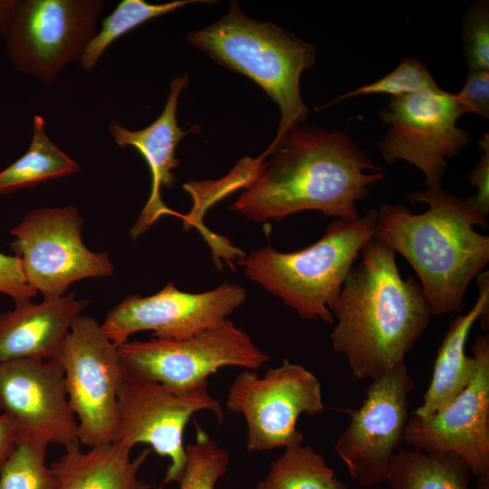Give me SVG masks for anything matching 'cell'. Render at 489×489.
Segmentation results:
<instances>
[{
    "mask_svg": "<svg viewBox=\"0 0 489 489\" xmlns=\"http://www.w3.org/2000/svg\"><path fill=\"white\" fill-rule=\"evenodd\" d=\"M271 156L260 161L252 181L230 206L256 223L277 222L305 210L357 219V203L385 178L382 168L341 130L298 126Z\"/></svg>",
    "mask_w": 489,
    "mask_h": 489,
    "instance_id": "1",
    "label": "cell"
},
{
    "mask_svg": "<svg viewBox=\"0 0 489 489\" xmlns=\"http://www.w3.org/2000/svg\"><path fill=\"white\" fill-rule=\"evenodd\" d=\"M360 256L331 309V339L354 378L372 380L405 362L433 314L419 282L401 277L391 249L371 238Z\"/></svg>",
    "mask_w": 489,
    "mask_h": 489,
    "instance_id": "2",
    "label": "cell"
},
{
    "mask_svg": "<svg viewBox=\"0 0 489 489\" xmlns=\"http://www.w3.org/2000/svg\"><path fill=\"white\" fill-rule=\"evenodd\" d=\"M408 197L428 208L415 214L403 205H381L373 238L410 264L433 315L459 312L469 283L489 262V237L474 228L487 227L486 216L469 197L441 186Z\"/></svg>",
    "mask_w": 489,
    "mask_h": 489,
    "instance_id": "3",
    "label": "cell"
},
{
    "mask_svg": "<svg viewBox=\"0 0 489 489\" xmlns=\"http://www.w3.org/2000/svg\"><path fill=\"white\" fill-rule=\"evenodd\" d=\"M187 42L220 65L241 73L260 86L278 105V130L260 156H271L287 134L307 119L300 79L313 66L315 47L269 22L246 16L233 1L229 11L214 24L187 35Z\"/></svg>",
    "mask_w": 489,
    "mask_h": 489,
    "instance_id": "4",
    "label": "cell"
},
{
    "mask_svg": "<svg viewBox=\"0 0 489 489\" xmlns=\"http://www.w3.org/2000/svg\"><path fill=\"white\" fill-rule=\"evenodd\" d=\"M378 210L354 220L336 219L320 240L295 252L264 246L236 263L245 275L281 299L302 319L332 324L331 312L362 247L374 236Z\"/></svg>",
    "mask_w": 489,
    "mask_h": 489,
    "instance_id": "5",
    "label": "cell"
},
{
    "mask_svg": "<svg viewBox=\"0 0 489 489\" xmlns=\"http://www.w3.org/2000/svg\"><path fill=\"white\" fill-rule=\"evenodd\" d=\"M118 351L123 369L176 393L207 389L208 378L224 367L254 371L269 360L251 337L228 319L185 339L128 340Z\"/></svg>",
    "mask_w": 489,
    "mask_h": 489,
    "instance_id": "6",
    "label": "cell"
},
{
    "mask_svg": "<svg viewBox=\"0 0 489 489\" xmlns=\"http://www.w3.org/2000/svg\"><path fill=\"white\" fill-rule=\"evenodd\" d=\"M103 0L15 1L6 30V52L14 68L44 85L81 61L96 35Z\"/></svg>",
    "mask_w": 489,
    "mask_h": 489,
    "instance_id": "7",
    "label": "cell"
},
{
    "mask_svg": "<svg viewBox=\"0 0 489 489\" xmlns=\"http://www.w3.org/2000/svg\"><path fill=\"white\" fill-rule=\"evenodd\" d=\"M225 404L230 412L245 418L249 452L302 445L304 435L296 428L299 417L325 409L317 377L287 359L264 376L247 369L237 374Z\"/></svg>",
    "mask_w": 489,
    "mask_h": 489,
    "instance_id": "8",
    "label": "cell"
},
{
    "mask_svg": "<svg viewBox=\"0 0 489 489\" xmlns=\"http://www.w3.org/2000/svg\"><path fill=\"white\" fill-rule=\"evenodd\" d=\"M83 223L73 206L43 207L10 230L15 239L9 246L21 261L25 281L43 299L65 295L74 282L113 274L108 253L92 252L82 242Z\"/></svg>",
    "mask_w": 489,
    "mask_h": 489,
    "instance_id": "9",
    "label": "cell"
},
{
    "mask_svg": "<svg viewBox=\"0 0 489 489\" xmlns=\"http://www.w3.org/2000/svg\"><path fill=\"white\" fill-rule=\"evenodd\" d=\"M211 411L220 423L224 411L207 389L176 393L161 383L138 376L122 367L118 389V425L112 443L131 451L147 444L169 459L162 485L177 482L186 464L185 427L192 417Z\"/></svg>",
    "mask_w": 489,
    "mask_h": 489,
    "instance_id": "10",
    "label": "cell"
},
{
    "mask_svg": "<svg viewBox=\"0 0 489 489\" xmlns=\"http://www.w3.org/2000/svg\"><path fill=\"white\" fill-rule=\"evenodd\" d=\"M379 116L388 126L377 143L382 159L415 166L428 187L441 186L447 159L472 140L471 133L457 125L461 115L454 94L440 88L391 97Z\"/></svg>",
    "mask_w": 489,
    "mask_h": 489,
    "instance_id": "11",
    "label": "cell"
},
{
    "mask_svg": "<svg viewBox=\"0 0 489 489\" xmlns=\"http://www.w3.org/2000/svg\"><path fill=\"white\" fill-rule=\"evenodd\" d=\"M59 361L80 444L91 448L112 443L122 376L118 348L95 318L80 315L65 339Z\"/></svg>",
    "mask_w": 489,
    "mask_h": 489,
    "instance_id": "12",
    "label": "cell"
},
{
    "mask_svg": "<svg viewBox=\"0 0 489 489\" xmlns=\"http://www.w3.org/2000/svg\"><path fill=\"white\" fill-rule=\"evenodd\" d=\"M415 387L405 362L372 379L359 408L345 409L350 422L334 445L351 478L363 486L386 481L396 449L404 442Z\"/></svg>",
    "mask_w": 489,
    "mask_h": 489,
    "instance_id": "13",
    "label": "cell"
},
{
    "mask_svg": "<svg viewBox=\"0 0 489 489\" xmlns=\"http://www.w3.org/2000/svg\"><path fill=\"white\" fill-rule=\"evenodd\" d=\"M246 298L245 289L236 283H225L213 290L192 293L169 282L150 296H127L110 309L101 326L117 348L142 331H151L153 338L180 340L227 320Z\"/></svg>",
    "mask_w": 489,
    "mask_h": 489,
    "instance_id": "14",
    "label": "cell"
},
{
    "mask_svg": "<svg viewBox=\"0 0 489 489\" xmlns=\"http://www.w3.org/2000/svg\"><path fill=\"white\" fill-rule=\"evenodd\" d=\"M476 362L467 387L429 417L410 415L404 442L427 453H454L479 476L489 473V337L472 346Z\"/></svg>",
    "mask_w": 489,
    "mask_h": 489,
    "instance_id": "15",
    "label": "cell"
},
{
    "mask_svg": "<svg viewBox=\"0 0 489 489\" xmlns=\"http://www.w3.org/2000/svg\"><path fill=\"white\" fill-rule=\"evenodd\" d=\"M0 411L22 436L64 448L79 441L59 360L0 362Z\"/></svg>",
    "mask_w": 489,
    "mask_h": 489,
    "instance_id": "16",
    "label": "cell"
},
{
    "mask_svg": "<svg viewBox=\"0 0 489 489\" xmlns=\"http://www.w3.org/2000/svg\"><path fill=\"white\" fill-rule=\"evenodd\" d=\"M188 83V76H177L170 82L169 94L161 114L148 127L139 130L125 129L119 121L109 124V131L115 143L121 147L136 149L145 159L151 175V189L146 205L129 230L130 236L137 239L147 232L161 216H183L168 208L162 201V187H172L177 177L173 169L180 165L175 150L180 139L192 128L184 131L178 126L177 108L179 96Z\"/></svg>",
    "mask_w": 489,
    "mask_h": 489,
    "instance_id": "17",
    "label": "cell"
},
{
    "mask_svg": "<svg viewBox=\"0 0 489 489\" xmlns=\"http://www.w3.org/2000/svg\"><path fill=\"white\" fill-rule=\"evenodd\" d=\"M88 304L75 292L40 303L14 304L0 315V362L59 360L73 322Z\"/></svg>",
    "mask_w": 489,
    "mask_h": 489,
    "instance_id": "18",
    "label": "cell"
},
{
    "mask_svg": "<svg viewBox=\"0 0 489 489\" xmlns=\"http://www.w3.org/2000/svg\"><path fill=\"white\" fill-rule=\"evenodd\" d=\"M478 298L464 315H458L449 324L435 360L429 386L422 404L412 415L429 417L463 391L475 375V358L465 354V344L472 327L477 320L484 330L489 323V273L477 276Z\"/></svg>",
    "mask_w": 489,
    "mask_h": 489,
    "instance_id": "19",
    "label": "cell"
},
{
    "mask_svg": "<svg viewBox=\"0 0 489 489\" xmlns=\"http://www.w3.org/2000/svg\"><path fill=\"white\" fill-rule=\"evenodd\" d=\"M114 443L81 449L79 441L64 448V454L50 467L53 489H163L139 477L152 450L137 456Z\"/></svg>",
    "mask_w": 489,
    "mask_h": 489,
    "instance_id": "20",
    "label": "cell"
},
{
    "mask_svg": "<svg viewBox=\"0 0 489 489\" xmlns=\"http://www.w3.org/2000/svg\"><path fill=\"white\" fill-rule=\"evenodd\" d=\"M469 475L467 465L454 453L399 449L386 481L390 489H470Z\"/></svg>",
    "mask_w": 489,
    "mask_h": 489,
    "instance_id": "21",
    "label": "cell"
},
{
    "mask_svg": "<svg viewBox=\"0 0 489 489\" xmlns=\"http://www.w3.org/2000/svg\"><path fill=\"white\" fill-rule=\"evenodd\" d=\"M80 165L49 139L42 116L33 120V136L26 153L0 172V196L72 176Z\"/></svg>",
    "mask_w": 489,
    "mask_h": 489,
    "instance_id": "22",
    "label": "cell"
},
{
    "mask_svg": "<svg viewBox=\"0 0 489 489\" xmlns=\"http://www.w3.org/2000/svg\"><path fill=\"white\" fill-rule=\"evenodd\" d=\"M254 489H349L309 445L287 447Z\"/></svg>",
    "mask_w": 489,
    "mask_h": 489,
    "instance_id": "23",
    "label": "cell"
},
{
    "mask_svg": "<svg viewBox=\"0 0 489 489\" xmlns=\"http://www.w3.org/2000/svg\"><path fill=\"white\" fill-rule=\"evenodd\" d=\"M210 3L200 0H176L164 4H150L144 0H123L101 23L99 33L88 43L81 58L84 71H91L104 51L117 39L145 22L174 12L187 5Z\"/></svg>",
    "mask_w": 489,
    "mask_h": 489,
    "instance_id": "24",
    "label": "cell"
},
{
    "mask_svg": "<svg viewBox=\"0 0 489 489\" xmlns=\"http://www.w3.org/2000/svg\"><path fill=\"white\" fill-rule=\"evenodd\" d=\"M48 446L21 435L0 468V489H53V475L46 465Z\"/></svg>",
    "mask_w": 489,
    "mask_h": 489,
    "instance_id": "25",
    "label": "cell"
},
{
    "mask_svg": "<svg viewBox=\"0 0 489 489\" xmlns=\"http://www.w3.org/2000/svg\"><path fill=\"white\" fill-rule=\"evenodd\" d=\"M195 441L185 446L186 464L178 489H215L230 463L228 452L196 422Z\"/></svg>",
    "mask_w": 489,
    "mask_h": 489,
    "instance_id": "26",
    "label": "cell"
},
{
    "mask_svg": "<svg viewBox=\"0 0 489 489\" xmlns=\"http://www.w3.org/2000/svg\"><path fill=\"white\" fill-rule=\"evenodd\" d=\"M438 88L425 63L413 57H404L388 74L376 82L343 93L328 105L363 95L388 94L391 97H399L421 90Z\"/></svg>",
    "mask_w": 489,
    "mask_h": 489,
    "instance_id": "27",
    "label": "cell"
},
{
    "mask_svg": "<svg viewBox=\"0 0 489 489\" xmlns=\"http://www.w3.org/2000/svg\"><path fill=\"white\" fill-rule=\"evenodd\" d=\"M464 56L469 71H489V2L478 0L462 18Z\"/></svg>",
    "mask_w": 489,
    "mask_h": 489,
    "instance_id": "28",
    "label": "cell"
},
{
    "mask_svg": "<svg viewBox=\"0 0 489 489\" xmlns=\"http://www.w3.org/2000/svg\"><path fill=\"white\" fill-rule=\"evenodd\" d=\"M460 115L489 119V71H469L461 91L454 94Z\"/></svg>",
    "mask_w": 489,
    "mask_h": 489,
    "instance_id": "29",
    "label": "cell"
},
{
    "mask_svg": "<svg viewBox=\"0 0 489 489\" xmlns=\"http://www.w3.org/2000/svg\"><path fill=\"white\" fill-rule=\"evenodd\" d=\"M0 292L12 298L14 304L31 301L38 293L27 284L21 261L15 255L0 253Z\"/></svg>",
    "mask_w": 489,
    "mask_h": 489,
    "instance_id": "30",
    "label": "cell"
},
{
    "mask_svg": "<svg viewBox=\"0 0 489 489\" xmlns=\"http://www.w3.org/2000/svg\"><path fill=\"white\" fill-rule=\"evenodd\" d=\"M480 158L468 175L470 184L476 188V194L470 200L476 208L487 216L489 213V134L485 132L478 141Z\"/></svg>",
    "mask_w": 489,
    "mask_h": 489,
    "instance_id": "31",
    "label": "cell"
},
{
    "mask_svg": "<svg viewBox=\"0 0 489 489\" xmlns=\"http://www.w3.org/2000/svg\"><path fill=\"white\" fill-rule=\"evenodd\" d=\"M21 432L5 414H0V468L15 447Z\"/></svg>",
    "mask_w": 489,
    "mask_h": 489,
    "instance_id": "32",
    "label": "cell"
},
{
    "mask_svg": "<svg viewBox=\"0 0 489 489\" xmlns=\"http://www.w3.org/2000/svg\"><path fill=\"white\" fill-rule=\"evenodd\" d=\"M14 0L0 1V38L5 37L14 10Z\"/></svg>",
    "mask_w": 489,
    "mask_h": 489,
    "instance_id": "33",
    "label": "cell"
}]
</instances>
